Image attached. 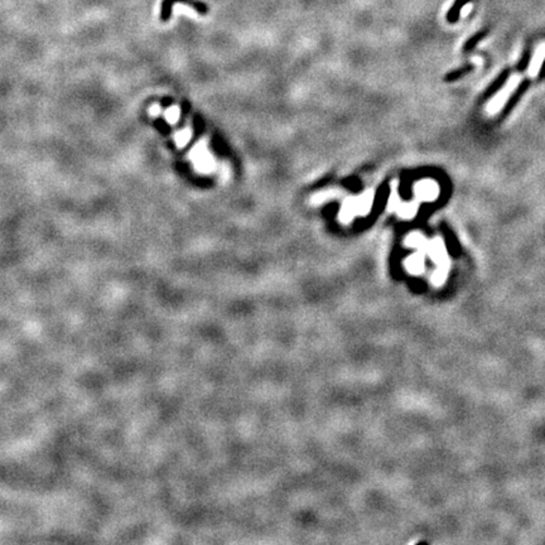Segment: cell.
<instances>
[{"mask_svg": "<svg viewBox=\"0 0 545 545\" xmlns=\"http://www.w3.org/2000/svg\"><path fill=\"white\" fill-rule=\"evenodd\" d=\"M519 82H520L519 76H513L509 81H507L506 86H505V87L502 88V90L500 91V92H498L492 100H491V103H490L489 106H487V110H489L490 114H496V112H498V110L506 104L507 99L511 96V94H513L514 91H515V88L518 87Z\"/></svg>", "mask_w": 545, "mask_h": 545, "instance_id": "6da1fadb", "label": "cell"}, {"mask_svg": "<svg viewBox=\"0 0 545 545\" xmlns=\"http://www.w3.org/2000/svg\"><path fill=\"white\" fill-rule=\"evenodd\" d=\"M416 193L422 197L423 199H433L437 197L438 188L436 183L431 181H423L422 183L416 186Z\"/></svg>", "mask_w": 545, "mask_h": 545, "instance_id": "7a4b0ae2", "label": "cell"}, {"mask_svg": "<svg viewBox=\"0 0 545 545\" xmlns=\"http://www.w3.org/2000/svg\"><path fill=\"white\" fill-rule=\"evenodd\" d=\"M545 57V50H540L539 52H538L537 57H534L533 62H531V66H530V71H529V74H530V76H537L538 72H539V68L540 66H542V61L543 58Z\"/></svg>", "mask_w": 545, "mask_h": 545, "instance_id": "3957f363", "label": "cell"}]
</instances>
